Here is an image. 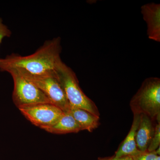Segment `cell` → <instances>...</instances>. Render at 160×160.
<instances>
[{
  "instance_id": "cell-1",
  "label": "cell",
  "mask_w": 160,
  "mask_h": 160,
  "mask_svg": "<svg viewBox=\"0 0 160 160\" xmlns=\"http://www.w3.org/2000/svg\"><path fill=\"white\" fill-rule=\"evenodd\" d=\"M61 39L53 38L46 41L34 53L26 56L12 54L0 59V70L8 68L22 69L33 75H42L54 71L58 61L61 59Z\"/></svg>"
},
{
  "instance_id": "cell-2",
  "label": "cell",
  "mask_w": 160,
  "mask_h": 160,
  "mask_svg": "<svg viewBox=\"0 0 160 160\" xmlns=\"http://www.w3.org/2000/svg\"><path fill=\"white\" fill-rule=\"evenodd\" d=\"M54 70L70 107L85 109L99 117L97 106L81 89L74 71L63 62L62 59L57 63Z\"/></svg>"
},
{
  "instance_id": "cell-3",
  "label": "cell",
  "mask_w": 160,
  "mask_h": 160,
  "mask_svg": "<svg viewBox=\"0 0 160 160\" xmlns=\"http://www.w3.org/2000/svg\"><path fill=\"white\" fill-rule=\"evenodd\" d=\"M133 115H145L160 122V79H146L129 103Z\"/></svg>"
},
{
  "instance_id": "cell-4",
  "label": "cell",
  "mask_w": 160,
  "mask_h": 160,
  "mask_svg": "<svg viewBox=\"0 0 160 160\" xmlns=\"http://www.w3.org/2000/svg\"><path fill=\"white\" fill-rule=\"evenodd\" d=\"M15 69L42 91L52 104L64 112L68 111L70 106L55 70L48 74L33 75L22 69Z\"/></svg>"
},
{
  "instance_id": "cell-5",
  "label": "cell",
  "mask_w": 160,
  "mask_h": 160,
  "mask_svg": "<svg viewBox=\"0 0 160 160\" xmlns=\"http://www.w3.org/2000/svg\"><path fill=\"white\" fill-rule=\"evenodd\" d=\"M5 71L11 75L14 82L12 98L18 108L39 103H52L49 98L34 84L24 77L16 69L9 68Z\"/></svg>"
},
{
  "instance_id": "cell-6",
  "label": "cell",
  "mask_w": 160,
  "mask_h": 160,
  "mask_svg": "<svg viewBox=\"0 0 160 160\" xmlns=\"http://www.w3.org/2000/svg\"><path fill=\"white\" fill-rule=\"evenodd\" d=\"M18 109L32 124L43 129L55 125L64 113L63 110L51 103H39Z\"/></svg>"
},
{
  "instance_id": "cell-7",
  "label": "cell",
  "mask_w": 160,
  "mask_h": 160,
  "mask_svg": "<svg viewBox=\"0 0 160 160\" xmlns=\"http://www.w3.org/2000/svg\"><path fill=\"white\" fill-rule=\"evenodd\" d=\"M141 13L147 25V34L149 39L160 42V4L151 2L142 6Z\"/></svg>"
},
{
  "instance_id": "cell-8",
  "label": "cell",
  "mask_w": 160,
  "mask_h": 160,
  "mask_svg": "<svg viewBox=\"0 0 160 160\" xmlns=\"http://www.w3.org/2000/svg\"><path fill=\"white\" fill-rule=\"evenodd\" d=\"M153 121L145 115H140L139 123L136 134L138 149L141 152L147 151L155 132Z\"/></svg>"
},
{
  "instance_id": "cell-9",
  "label": "cell",
  "mask_w": 160,
  "mask_h": 160,
  "mask_svg": "<svg viewBox=\"0 0 160 160\" xmlns=\"http://www.w3.org/2000/svg\"><path fill=\"white\" fill-rule=\"evenodd\" d=\"M140 115H133V119L131 129L126 138L121 144L114 155L117 157L130 156H132L140 152L137 147L136 134L139 123Z\"/></svg>"
},
{
  "instance_id": "cell-10",
  "label": "cell",
  "mask_w": 160,
  "mask_h": 160,
  "mask_svg": "<svg viewBox=\"0 0 160 160\" xmlns=\"http://www.w3.org/2000/svg\"><path fill=\"white\" fill-rule=\"evenodd\" d=\"M67 112L73 117L81 126L82 130L92 132L99 126V117L85 109L70 107Z\"/></svg>"
},
{
  "instance_id": "cell-11",
  "label": "cell",
  "mask_w": 160,
  "mask_h": 160,
  "mask_svg": "<svg viewBox=\"0 0 160 160\" xmlns=\"http://www.w3.org/2000/svg\"><path fill=\"white\" fill-rule=\"evenodd\" d=\"M44 130L54 134H66L82 131L80 125L73 117L68 112H64L60 119L53 126L46 128Z\"/></svg>"
},
{
  "instance_id": "cell-12",
  "label": "cell",
  "mask_w": 160,
  "mask_h": 160,
  "mask_svg": "<svg viewBox=\"0 0 160 160\" xmlns=\"http://www.w3.org/2000/svg\"><path fill=\"white\" fill-rule=\"evenodd\" d=\"M160 122L157 123L155 127V132L147 151L153 152L160 147Z\"/></svg>"
},
{
  "instance_id": "cell-13",
  "label": "cell",
  "mask_w": 160,
  "mask_h": 160,
  "mask_svg": "<svg viewBox=\"0 0 160 160\" xmlns=\"http://www.w3.org/2000/svg\"><path fill=\"white\" fill-rule=\"evenodd\" d=\"M133 160H160V156L153 152H141L132 156Z\"/></svg>"
},
{
  "instance_id": "cell-14",
  "label": "cell",
  "mask_w": 160,
  "mask_h": 160,
  "mask_svg": "<svg viewBox=\"0 0 160 160\" xmlns=\"http://www.w3.org/2000/svg\"><path fill=\"white\" fill-rule=\"evenodd\" d=\"M11 31L7 26L3 24L2 20L0 18V45L3 39L6 37H10Z\"/></svg>"
},
{
  "instance_id": "cell-15",
  "label": "cell",
  "mask_w": 160,
  "mask_h": 160,
  "mask_svg": "<svg viewBox=\"0 0 160 160\" xmlns=\"http://www.w3.org/2000/svg\"><path fill=\"white\" fill-rule=\"evenodd\" d=\"M98 160H133L132 157L130 156L117 157L115 156L109 157L99 158Z\"/></svg>"
}]
</instances>
